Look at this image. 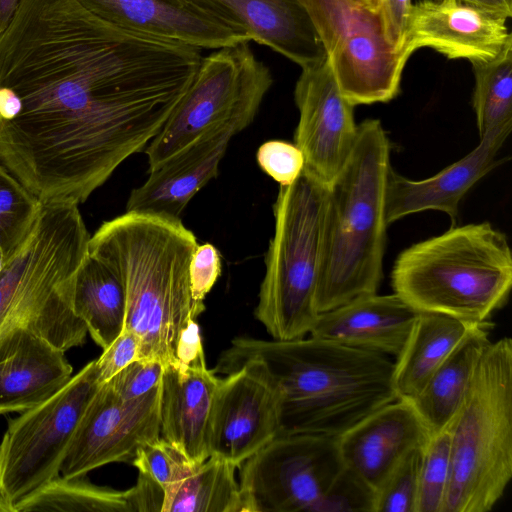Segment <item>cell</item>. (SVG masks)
Instances as JSON below:
<instances>
[{
  "mask_svg": "<svg viewBox=\"0 0 512 512\" xmlns=\"http://www.w3.org/2000/svg\"><path fill=\"white\" fill-rule=\"evenodd\" d=\"M281 395L265 366L249 360L220 378L208 423L209 454L239 466L273 440Z\"/></svg>",
  "mask_w": 512,
  "mask_h": 512,
  "instance_id": "14",
  "label": "cell"
},
{
  "mask_svg": "<svg viewBox=\"0 0 512 512\" xmlns=\"http://www.w3.org/2000/svg\"><path fill=\"white\" fill-rule=\"evenodd\" d=\"M90 236L77 204L42 203L0 271V334L23 328L64 352L85 342L73 294Z\"/></svg>",
  "mask_w": 512,
  "mask_h": 512,
  "instance_id": "5",
  "label": "cell"
},
{
  "mask_svg": "<svg viewBox=\"0 0 512 512\" xmlns=\"http://www.w3.org/2000/svg\"><path fill=\"white\" fill-rule=\"evenodd\" d=\"M163 370L160 361L136 359L107 382L120 398L133 400L158 387Z\"/></svg>",
  "mask_w": 512,
  "mask_h": 512,
  "instance_id": "37",
  "label": "cell"
},
{
  "mask_svg": "<svg viewBox=\"0 0 512 512\" xmlns=\"http://www.w3.org/2000/svg\"><path fill=\"white\" fill-rule=\"evenodd\" d=\"M450 475L441 512H488L512 478V341H491L449 425Z\"/></svg>",
  "mask_w": 512,
  "mask_h": 512,
  "instance_id": "7",
  "label": "cell"
},
{
  "mask_svg": "<svg viewBox=\"0 0 512 512\" xmlns=\"http://www.w3.org/2000/svg\"><path fill=\"white\" fill-rule=\"evenodd\" d=\"M176 361L182 364L205 361L200 329L196 320L190 321L180 336L176 348Z\"/></svg>",
  "mask_w": 512,
  "mask_h": 512,
  "instance_id": "41",
  "label": "cell"
},
{
  "mask_svg": "<svg viewBox=\"0 0 512 512\" xmlns=\"http://www.w3.org/2000/svg\"><path fill=\"white\" fill-rule=\"evenodd\" d=\"M99 19L126 31L198 49L250 40L186 0H76Z\"/></svg>",
  "mask_w": 512,
  "mask_h": 512,
  "instance_id": "20",
  "label": "cell"
},
{
  "mask_svg": "<svg viewBox=\"0 0 512 512\" xmlns=\"http://www.w3.org/2000/svg\"><path fill=\"white\" fill-rule=\"evenodd\" d=\"M197 245L180 219L127 211L90 236L88 252L124 285V328L140 340L138 359L175 362L182 332L204 311L194 303L190 284Z\"/></svg>",
  "mask_w": 512,
  "mask_h": 512,
  "instance_id": "3",
  "label": "cell"
},
{
  "mask_svg": "<svg viewBox=\"0 0 512 512\" xmlns=\"http://www.w3.org/2000/svg\"><path fill=\"white\" fill-rule=\"evenodd\" d=\"M475 78L472 104L479 137L512 123V42L495 58L472 61Z\"/></svg>",
  "mask_w": 512,
  "mask_h": 512,
  "instance_id": "30",
  "label": "cell"
},
{
  "mask_svg": "<svg viewBox=\"0 0 512 512\" xmlns=\"http://www.w3.org/2000/svg\"><path fill=\"white\" fill-rule=\"evenodd\" d=\"M260 361L281 395L278 435L339 437L398 399L390 357L313 336L291 340L237 337L218 358L215 374L227 375Z\"/></svg>",
  "mask_w": 512,
  "mask_h": 512,
  "instance_id": "2",
  "label": "cell"
},
{
  "mask_svg": "<svg viewBox=\"0 0 512 512\" xmlns=\"http://www.w3.org/2000/svg\"><path fill=\"white\" fill-rule=\"evenodd\" d=\"M99 385L92 360L48 399L9 420L0 443V498L10 512L60 475L78 422Z\"/></svg>",
  "mask_w": 512,
  "mask_h": 512,
  "instance_id": "10",
  "label": "cell"
},
{
  "mask_svg": "<svg viewBox=\"0 0 512 512\" xmlns=\"http://www.w3.org/2000/svg\"><path fill=\"white\" fill-rule=\"evenodd\" d=\"M299 1L345 98L353 106L394 99L409 57L388 40L380 9L368 0Z\"/></svg>",
  "mask_w": 512,
  "mask_h": 512,
  "instance_id": "11",
  "label": "cell"
},
{
  "mask_svg": "<svg viewBox=\"0 0 512 512\" xmlns=\"http://www.w3.org/2000/svg\"><path fill=\"white\" fill-rule=\"evenodd\" d=\"M159 386L133 400L120 398L108 382L87 405L61 464L60 475L85 477L115 462H130L143 444L160 437Z\"/></svg>",
  "mask_w": 512,
  "mask_h": 512,
  "instance_id": "13",
  "label": "cell"
},
{
  "mask_svg": "<svg viewBox=\"0 0 512 512\" xmlns=\"http://www.w3.org/2000/svg\"><path fill=\"white\" fill-rule=\"evenodd\" d=\"M200 49L76 0H20L0 34V162L43 204H81L159 132Z\"/></svg>",
  "mask_w": 512,
  "mask_h": 512,
  "instance_id": "1",
  "label": "cell"
},
{
  "mask_svg": "<svg viewBox=\"0 0 512 512\" xmlns=\"http://www.w3.org/2000/svg\"><path fill=\"white\" fill-rule=\"evenodd\" d=\"M476 7L485 9L505 18L512 15V0H459Z\"/></svg>",
  "mask_w": 512,
  "mask_h": 512,
  "instance_id": "42",
  "label": "cell"
},
{
  "mask_svg": "<svg viewBox=\"0 0 512 512\" xmlns=\"http://www.w3.org/2000/svg\"><path fill=\"white\" fill-rule=\"evenodd\" d=\"M219 379L206 361L164 365L159 384L160 434L193 465L210 456L208 423Z\"/></svg>",
  "mask_w": 512,
  "mask_h": 512,
  "instance_id": "23",
  "label": "cell"
},
{
  "mask_svg": "<svg viewBox=\"0 0 512 512\" xmlns=\"http://www.w3.org/2000/svg\"><path fill=\"white\" fill-rule=\"evenodd\" d=\"M42 203L0 162V247L5 258L22 244Z\"/></svg>",
  "mask_w": 512,
  "mask_h": 512,
  "instance_id": "31",
  "label": "cell"
},
{
  "mask_svg": "<svg viewBox=\"0 0 512 512\" xmlns=\"http://www.w3.org/2000/svg\"><path fill=\"white\" fill-rule=\"evenodd\" d=\"M507 18L459 0H422L411 6L403 51L430 47L449 59L487 61L512 42Z\"/></svg>",
  "mask_w": 512,
  "mask_h": 512,
  "instance_id": "16",
  "label": "cell"
},
{
  "mask_svg": "<svg viewBox=\"0 0 512 512\" xmlns=\"http://www.w3.org/2000/svg\"><path fill=\"white\" fill-rule=\"evenodd\" d=\"M139 349L138 336L133 331L124 328L96 359L99 383L103 384L109 381L127 365L138 359Z\"/></svg>",
  "mask_w": 512,
  "mask_h": 512,
  "instance_id": "39",
  "label": "cell"
},
{
  "mask_svg": "<svg viewBox=\"0 0 512 512\" xmlns=\"http://www.w3.org/2000/svg\"><path fill=\"white\" fill-rule=\"evenodd\" d=\"M259 167L272 179L287 186L292 184L304 170V156L295 145L283 140H270L257 150Z\"/></svg>",
  "mask_w": 512,
  "mask_h": 512,
  "instance_id": "36",
  "label": "cell"
},
{
  "mask_svg": "<svg viewBox=\"0 0 512 512\" xmlns=\"http://www.w3.org/2000/svg\"><path fill=\"white\" fill-rule=\"evenodd\" d=\"M65 352L29 330L0 334V414L24 412L48 399L72 377Z\"/></svg>",
  "mask_w": 512,
  "mask_h": 512,
  "instance_id": "24",
  "label": "cell"
},
{
  "mask_svg": "<svg viewBox=\"0 0 512 512\" xmlns=\"http://www.w3.org/2000/svg\"><path fill=\"white\" fill-rule=\"evenodd\" d=\"M391 143L380 120L358 125L354 148L327 187L318 313L378 292L386 242Z\"/></svg>",
  "mask_w": 512,
  "mask_h": 512,
  "instance_id": "4",
  "label": "cell"
},
{
  "mask_svg": "<svg viewBox=\"0 0 512 512\" xmlns=\"http://www.w3.org/2000/svg\"><path fill=\"white\" fill-rule=\"evenodd\" d=\"M490 321L474 324L410 401L431 436L451 424L490 344Z\"/></svg>",
  "mask_w": 512,
  "mask_h": 512,
  "instance_id": "25",
  "label": "cell"
},
{
  "mask_svg": "<svg viewBox=\"0 0 512 512\" xmlns=\"http://www.w3.org/2000/svg\"><path fill=\"white\" fill-rule=\"evenodd\" d=\"M411 6V0H381L379 5L386 36L390 43L403 53Z\"/></svg>",
  "mask_w": 512,
  "mask_h": 512,
  "instance_id": "40",
  "label": "cell"
},
{
  "mask_svg": "<svg viewBox=\"0 0 512 512\" xmlns=\"http://www.w3.org/2000/svg\"><path fill=\"white\" fill-rule=\"evenodd\" d=\"M238 466L217 456L193 465L163 512H241Z\"/></svg>",
  "mask_w": 512,
  "mask_h": 512,
  "instance_id": "28",
  "label": "cell"
},
{
  "mask_svg": "<svg viewBox=\"0 0 512 512\" xmlns=\"http://www.w3.org/2000/svg\"><path fill=\"white\" fill-rule=\"evenodd\" d=\"M248 43L201 59L187 91L144 149L148 171L214 127L232 123L243 130L253 122L273 77Z\"/></svg>",
  "mask_w": 512,
  "mask_h": 512,
  "instance_id": "9",
  "label": "cell"
},
{
  "mask_svg": "<svg viewBox=\"0 0 512 512\" xmlns=\"http://www.w3.org/2000/svg\"><path fill=\"white\" fill-rule=\"evenodd\" d=\"M373 6L378 7L381 3V0H368Z\"/></svg>",
  "mask_w": 512,
  "mask_h": 512,
  "instance_id": "45",
  "label": "cell"
},
{
  "mask_svg": "<svg viewBox=\"0 0 512 512\" xmlns=\"http://www.w3.org/2000/svg\"><path fill=\"white\" fill-rule=\"evenodd\" d=\"M250 41L268 46L301 69L326 59L306 8L299 0H186Z\"/></svg>",
  "mask_w": 512,
  "mask_h": 512,
  "instance_id": "17",
  "label": "cell"
},
{
  "mask_svg": "<svg viewBox=\"0 0 512 512\" xmlns=\"http://www.w3.org/2000/svg\"><path fill=\"white\" fill-rule=\"evenodd\" d=\"M431 434L409 400L398 398L338 437L342 459L374 490L411 450Z\"/></svg>",
  "mask_w": 512,
  "mask_h": 512,
  "instance_id": "21",
  "label": "cell"
},
{
  "mask_svg": "<svg viewBox=\"0 0 512 512\" xmlns=\"http://www.w3.org/2000/svg\"><path fill=\"white\" fill-rule=\"evenodd\" d=\"M511 128L512 123L492 128L480 137L471 152L430 178L411 180L391 168L386 187L387 223L435 210L448 215L452 226L457 225L461 200L479 180L503 162L497 156Z\"/></svg>",
  "mask_w": 512,
  "mask_h": 512,
  "instance_id": "18",
  "label": "cell"
},
{
  "mask_svg": "<svg viewBox=\"0 0 512 512\" xmlns=\"http://www.w3.org/2000/svg\"><path fill=\"white\" fill-rule=\"evenodd\" d=\"M5 260H6V258H5L4 252H3V250H2V249H1V247H0V271H1V270H2V268H3V265H4V263H5Z\"/></svg>",
  "mask_w": 512,
  "mask_h": 512,
  "instance_id": "44",
  "label": "cell"
},
{
  "mask_svg": "<svg viewBox=\"0 0 512 512\" xmlns=\"http://www.w3.org/2000/svg\"><path fill=\"white\" fill-rule=\"evenodd\" d=\"M131 463L138 470V480L163 492V508L193 466L175 446L161 436L140 446Z\"/></svg>",
  "mask_w": 512,
  "mask_h": 512,
  "instance_id": "32",
  "label": "cell"
},
{
  "mask_svg": "<svg viewBox=\"0 0 512 512\" xmlns=\"http://www.w3.org/2000/svg\"><path fill=\"white\" fill-rule=\"evenodd\" d=\"M294 100L299 111L294 144L303 153L304 170L328 187L354 148L358 125L327 57L302 69Z\"/></svg>",
  "mask_w": 512,
  "mask_h": 512,
  "instance_id": "15",
  "label": "cell"
},
{
  "mask_svg": "<svg viewBox=\"0 0 512 512\" xmlns=\"http://www.w3.org/2000/svg\"><path fill=\"white\" fill-rule=\"evenodd\" d=\"M133 512L129 491L100 487L84 477L58 475L22 501L15 512Z\"/></svg>",
  "mask_w": 512,
  "mask_h": 512,
  "instance_id": "29",
  "label": "cell"
},
{
  "mask_svg": "<svg viewBox=\"0 0 512 512\" xmlns=\"http://www.w3.org/2000/svg\"><path fill=\"white\" fill-rule=\"evenodd\" d=\"M73 307L91 338L102 349L125 327L124 285L118 275L88 249L76 275Z\"/></svg>",
  "mask_w": 512,
  "mask_h": 512,
  "instance_id": "27",
  "label": "cell"
},
{
  "mask_svg": "<svg viewBox=\"0 0 512 512\" xmlns=\"http://www.w3.org/2000/svg\"><path fill=\"white\" fill-rule=\"evenodd\" d=\"M394 293L418 312L467 323L490 321L512 287V255L489 222L454 225L402 251L391 272Z\"/></svg>",
  "mask_w": 512,
  "mask_h": 512,
  "instance_id": "6",
  "label": "cell"
},
{
  "mask_svg": "<svg viewBox=\"0 0 512 512\" xmlns=\"http://www.w3.org/2000/svg\"><path fill=\"white\" fill-rule=\"evenodd\" d=\"M327 186L305 170L280 186L273 205L274 234L265 256V274L254 310L275 340L309 335L316 319L315 298L323 260Z\"/></svg>",
  "mask_w": 512,
  "mask_h": 512,
  "instance_id": "8",
  "label": "cell"
},
{
  "mask_svg": "<svg viewBox=\"0 0 512 512\" xmlns=\"http://www.w3.org/2000/svg\"><path fill=\"white\" fill-rule=\"evenodd\" d=\"M241 131L228 123L202 134L149 171L147 180L131 191L126 211L180 219L195 194L218 175L231 138Z\"/></svg>",
  "mask_w": 512,
  "mask_h": 512,
  "instance_id": "19",
  "label": "cell"
},
{
  "mask_svg": "<svg viewBox=\"0 0 512 512\" xmlns=\"http://www.w3.org/2000/svg\"><path fill=\"white\" fill-rule=\"evenodd\" d=\"M344 467L338 437L276 436L238 468L241 512H314Z\"/></svg>",
  "mask_w": 512,
  "mask_h": 512,
  "instance_id": "12",
  "label": "cell"
},
{
  "mask_svg": "<svg viewBox=\"0 0 512 512\" xmlns=\"http://www.w3.org/2000/svg\"><path fill=\"white\" fill-rule=\"evenodd\" d=\"M189 273L193 301L204 310V299L221 274L218 250L210 243L198 244L191 258Z\"/></svg>",
  "mask_w": 512,
  "mask_h": 512,
  "instance_id": "38",
  "label": "cell"
},
{
  "mask_svg": "<svg viewBox=\"0 0 512 512\" xmlns=\"http://www.w3.org/2000/svg\"><path fill=\"white\" fill-rule=\"evenodd\" d=\"M374 501L375 490L345 466L314 512H374Z\"/></svg>",
  "mask_w": 512,
  "mask_h": 512,
  "instance_id": "35",
  "label": "cell"
},
{
  "mask_svg": "<svg viewBox=\"0 0 512 512\" xmlns=\"http://www.w3.org/2000/svg\"><path fill=\"white\" fill-rule=\"evenodd\" d=\"M474 324L420 312L403 349L393 361L398 398L415 396Z\"/></svg>",
  "mask_w": 512,
  "mask_h": 512,
  "instance_id": "26",
  "label": "cell"
},
{
  "mask_svg": "<svg viewBox=\"0 0 512 512\" xmlns=\"http://www.w3.org/2000/svg\"><path fill=\"white\" fill-rule=\"evenodd\" d=\"M422 449L408 452L377 487L374 512H416Z\"/></svg>",
  "mask_w": 512,
  "mask_h": 512,
  "instance_id": "34",
  "label": "cell"
},
{
  "mask_svg": "<svg viewBox=\"0 0 512 512\" xmlns=\"http://www.w3.org/2000/svg\"><path fill=\"white\" fill-rule=\"evenodd\" d=\"M20 0H0V34L11 22Z\"/></svg>",
  "mask_w": 512,
  "mask_h": 512,
  "instance_id": "43",
  "label": "cell"
},
{
  "mask_svg": "<svg viewBox=\"0 0 512 512\" xmlns=\"http://www.w3.org/2000/svg\"><path fill=\"white\" fill-rule=\"evenodd\" d=\"M420 312L397 294H368L319 313L310 336L397 357Z\"/></svg>",
  "mask_w": 512,
  "mask_h": 512,
  "instance_id": "22",
  "label": "cell"
},
{
  "mask_svg": "<svg viewBox=\"0 0 512 512\" xmlns=\"http://www.w3.org/2000/svg\"><path fill=\"white\" fill-rule=\"evenodd\" d=\"M450 475L449 428L434 434L422 449L416 512H441Z\"/></svg>",
  "mask_w": 512,
  "mask_h": 512,
  "instance_id": "33",
  "label": "cell"
}]
</instances>
